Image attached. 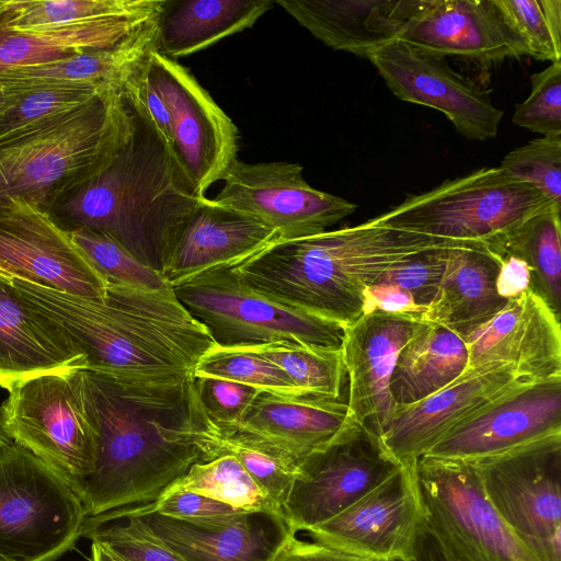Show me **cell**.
I'll return each mask as SVG.
<instances>
[{"instance_id":"6da1fadb","label":"cell","mask_w":561,"mask_h":561,"mask_svg":"<svg viewBox=\"0 0 561 561\" xmlns=\"http://www.w3.org/2000/svg\"><path fill=\"white\" fill-rule=\"evenodd\" d=\"M19 295L83 352L87 369L144 387H176L194 379L215 345L207 329L167 284L156 290L107 284L94 299L11 279Z\"/></svg>"},{"instance_id":"7a4b0ae2","label":"cell","mask_w":561,"mask_h":561,"mask_svg":"<svg viewBox=\"0 0 561 561\" xmlns=\"http://www.w3.org/2000/svg\"><path fill=\"white\" fill-rule=\"evenodd\" d=\"M85 375L99 423L94 470L77 491L87 517L149 504L207 461L191 435L194 379L157 388Z\"/></svg>"},{"instance_id":"3957f363","label":"cell","mask_w":561,"mask_h":561,"mask_svg":"<svg viewBox=\"0 0 561 561\" xmlns=\"http://www.w3.org/2000/svg\"><path fill=\"white\" fill-rule=\"evenodd\" d=\"M128 103L131 124L123 145L96 175L48 213L69 224V230L87 228L112 237L162 275L181 231L206 196L196 192L153 126Z\"/></svg>"},{"instance_id":"277c9868","label":"cell","mask_w":561,"mask_h":561,"mask_svg":"<svg viewBox=\"0 0 561 561\" xmlns=\"http://www.w3.org/2000/svg\"><path fill=\"white\" fill-rule=\"evenodd\" d=\"M484 245L417 234L374 219L337 230L276 239L230 264L254 290L344 327L363 313L364 291L392 264L435 250Z\"/></svg>"},{"instance_id":"5b68a950","label":"cell","mask_w":561,"mask_h":561,"mask_svg":"<svg viewBox=\"0 0 561 561\" xmlns=\"http://www.w3.org/2000/svg\"><path fill=\"white\" fill-rule=\"evenodd\" d=\"M131 110L106 88L0 141V205L21 198L49 211L96 175L125 141Z\"/></svg>"},{"instance_id":"8992f818","label":"cell","mask_w":561,"mask_h":561,"mask_svg":"<svg viewBox=\"0 0 561 561\" xmlns=\"http://www.w3.org/2000/svg\"><path fill=\"white\" fill-rule=\"evenodd\" d=\"M1 405L11 439L54 469L77 493L93 472L99 423L85 368L13 382Z\"/></svg>"},{"instance_id":"52a82bcc","label":"cell","mask_w":561,"mask_h":561,"mask_svg":"<svg viewBox=\"0 0 561 561\" xmlns=\"http://www.w3.org/2000/svg\"><path fill=\"white\" fill-rule=\"evenodd\" d=\"M551 207L558 206L534 186L493 167L407 195L373 219L398 230L486 247Z\"/></svg>"},{"instance_id":"ba28073f","label":"cell","mask_w":561,"mask_h":561,"mask_svg":"<svg viewBox=\"0 0 561 561\" xmlns=\"http://www.w3.org/2000/svg\"><path fill=\"white\" fill-rule=\"evenodd\" d=\"M172 287L217 345L294 343L342 350L344 325L254 290L230 264L208 268Z\"/></svg>"},{"instance_id":"9c48e42d","label":"cell","mask_w":561,"mask_h":561,"mask_svg":"<svg viewBox=\"0 0 561 561\" xmlns=\"http://www.w3.org/2000/svg\"><path fill=\"white\" fill-rule=\"evenodd\" d=\"M87 513L70 484L13 443L0 449V556L54 561L82 535Z\"/></svg>"},{"instance_id":"30bf717a","label":"cell","mask_w":561,"mask_h":561,"mask_svg":"<svg viewBox=\"0 0 561 561\" xmlns=\"http://www.w3.org/2000/svg\"><path fill=\"white\" fill-rule=\"evenodd\" d=\"M413 470L424 523L456 561H539L493 507L470 461L425 455Z\"/></svg>"},{"instance_id":"8fae6325","label":"cell","mask_w":561,"mask_h":561,"mask_svg":"<svg viewBox=\"0 0 561 561\" xmlns=\"http://www.w3.org/2000/svg\"><path fill=\"white\" fill-rule=\"evenodd\" d=\"M467 461L527 549L539 561H561V434Z\"/></svg>"},{"instance_id":"7c38bea8","label":"cell","mask_w":561,"mask_h":561,"mask_svg":"<svg viewBox=\"0 0 561 561\" xmlns=\"http://www.w3.org/2000/svg\"><path fill=\"white\" fill-rule=\"evenodd\" d=\"M401 466L379 436L354 419L329 445L300 461L284 506L286 524L299 534L329 520Z\"/></svg>"},{"instance_id":"4fadbf2b","label":"cell","mask_w":561,"mask_h":561,"mask_svg":"<svg viewBox=\"0 0 561 561\" xmlns=\"http://www.w3.org/2000/svg\"><path fill=\"white\" fill-rule=\"evenodd\" d=\"M217 204L245 213L274 229L278 239L318 234L353 214L357 206L313 188L299 163H247L234 159L224 173Z\"/></svg>"},{"instance_id":"5bb4252c","label":"cell","mask_w":561,"mask_h":561,"mask_svg":"<svg viewBox=\"0 0 561 561\" xmlns=\"http://www.w3.org/2000/svg\"><path fill=\"white\" fill-rule=\"evenodd\" d=\"M146 73L168 107L172 151L196 192L205 196L237 159L238 128L190 69L176 60L156 49Z\"/></svg>"},{"instance_id":"9a60e30c","label":"cell","mask_w":561,"mask_h":561,"mask_svg":"<svg viewBox=\"0 0 561 561\" xmlns=\"http://www.w3.org/2000/svg\"><path fill=\"white\" fill-rule=\"evenodd\" d=\"M396 37L438 57L483 68L528 56L494 0H398Z\"/></svg>"},{"instance_id":"2e32d148","label":"cell","mask_w":561,"mask_h":561,"mask_svg":"<svg viewBox=\"0 0 561 561\" xmlns=\"http://www.w3.org/2000/svg\"><path fill=\"white\" fill-rule=\"evenodd\" d=\"M399 100L439 111L461 136L477 141L493 139L503 111L491 91L454 70L446 58L422 53L398 38L366 57Z\"/></svg>"},{"instance_id":"e0dca14e","label":"cell","mask_w":561,"mask_h":561,"mask_svg":"<svg viewBox=\"0 0 561 561\" xmlns=\"http://www.w3.org/2000/svg\"><path fill=\"white\" fill-rule=\"evenodd\" d=\"M0 268L68 294L104 299L107 280L45 209L21 198L0 205Z\"/></svg>"},{"instance_id":"ac0fdd59","label":"cell","mask_w":561,"mask_h":561,"mask_svg":"<svg viewBox=\"0 0 561 561\" xmlns=\"http://www.w3.org/2000/svg\"><path fill=\"white\" fill-rule=\"evenodd\" d=\"M423 523L412 465L401 466L347 508L302 534L355 556L405 561Z\"/></svg>"},{"instance_id":"d6986e66","label":"cell","mask_w":561,"mask_h":561,"mask_svg":"<svg viewBox=\"0 0 561 561\" xmlns=\"http://www.w3.org/2000/svg\"><path fill=\"white\" fill-rule=\"evenodd\" d=\"M561 434V378L524 381L449 431L426 455L476 460Z\"/></svg>"},{"instance_id":"ffe728a7","label":"cell","mask_w":561,"mask_h":561,"mask_svg":"<svg viewBox=\"0 0 561 561\" xmlns=\"http://www.w3.org/2000/svg\"><path fill=\"white\" fill-rule=\"evenodd\" d=\"M462 339L466 370L503 364L533 381L561 378L560 317L533 288Z\"/></svg>"},{"instance_id":"44dd1931","label":"cell","mask_w":561,"mask_h":561,"mask_svg":"<svg viewBox=\"0 0 561 561\" xmlns=\"http://www.w3.org/2000/svg\"><path fill=\"white\" fill-rule=\"evenodd\" d=\"M528 380L503 364L466 370L435 393L409 405H397L380 442L399 463L412 466L456 425Z\"/></svg>"},{"instance_id":"7402d4cb","label":"cell","mask_w":561,"mask_h":561,"mask_svg":"<svg viewBox=\"0 0 561 561\" xmlns=\"http://www.w3.org/2000/svg\"><path fill=\"white\" fill-rule=\"evenodd\" d=\"M421 320L381 311L363 313L345 327L342 354L348 378L347 405L352 416L380 436L396 403L390 379L399 353Z\"/></svg>"},{"instance_id":"603a6c76","label":"cell","mask_w":561,"mask_h":561,"mask_svg":"<svg viewBox=\"0 0 561 561\" xmlns=\"http://www.w3.org/2000/svg\"><path fill=\"white\" fill-rule=\"evenodd\" d=\"M110 513L131 517L184 561H274L293 533L284 518L259 512H240L210 523L126 508Z\"/></svg>"},{"instance_id":"cb8c5ba5","label":"cell","mask_w":561,"mask_h":561,"mask_svg":"<svg viewBox=\"0 0 561 561\" xmlns=\"http://www.w3.org/2000/svg\"><path fill=\"white\" fill-rule=\"evenodd\" d=\"M276 239L277 232L256 218L205 197L181 231L162 276L174 286L208 268L238 263Z\"/></svg>"},{"instance_id":"d4e9b609","label":"cell","mask_w":561,"mask_h":561,"mask_svg":"<svg viewBox=\"0 0 561 561\" xmlns=\"http://www.w3.org/2000/svg\"><path fill=\"white\" fill-rule=\"evenodd\" d=\"M0 275V387L54 370L85 368L83 352Z\"/></svg>"},{"instance_id":"484cf974","label":"cell","mask_w":561,"mask_h":561,"mask_svg":"<svg viewBox=\"0 0 561 561\" xmlns=\"http://www.w3.org/2000/svg\"><path fill=\"white\" fill-rule=\"evenodd\" d=\"M353 420L341 398L259 391L232 424L301 461L329 445Z\"/></svg>"},{"instance_id":"4316f807","label":"cell","mask_w":561,"mask_h":561,"mask_svg":"<svg viewBox=\"0 0 561 561\" xmlns=\"http://www.w3.org/2000/svg\"><path fill=\"white\" fill-rule=\"evenodd\" d=\"M159 16L114 47L1 71L0 89L22 94L53 85L89 82L124 92L157 49Z\"/></svg>"},{"instance_id":"83f0119b","label":"cell","mask_w":561,"mask_h":561,"mask_svg":"<svg viewBox=\"0 0 561 561\" xmlns=\"http://www.w3.org/2000/svg\"><path fill=\"white\" fill-rule=\"evenodd\" d=\"M497 273L499 262L485 245L450 249L438 290L420 319L465 337L507 302L497 294Z\"/></svg>"},{"instance_id":"f1b7e54d","label":"cell","mask_w":561,"mask_h":561,"mask_svg":"<svg viewBox=\"0 0 561 561\" xmlns=\"http://www.w3.org/2000/svg\"><path fill=\"white\" fill-rule=\"evenodd\" d=\"M312 36L366 58L396 37L398 0H276Z\"/></svg>"},{"instance_id":"f546056e","label":"cell","mask_w":561,"mask_h":561,"mask_svg":"<svg viewBox=\"0 0 561 561\" xmlns=\"http://www.w3.org/2000/svg\"><path fill=\"white\" fill-rule=\"evenodd\" d=\"M191 420L192 438L206 460L224 455L234 457L261 491L284 512L299 460L232 423L213 419L201 405L194 385Z\"/></svg>"},{"instance_id":"4dcf8cb0","label":"cell","mask_w":561,"mask_h":561,"mask_svg":"<svg viewBox=\"0 0 561 561\" xmlns=\"http://www.w3.org/2000/svg\"><path fill=\"white\" fill-rule=\"evenodd\" d=\"M274 4L272 0H165L157 50L173 60L193 55L252 27Z\"/></svg>"},{"instance_id":"1f68e13d","label":"cell","mask_w":561,"mask_h":561,"mask_svg":"<svg viewBox=\"0 0 561 561\" xmlns=\"http://www.w3.org/2000/svg\"><path fill=\"white\" fill-rule=\"evenodd\" d=\"M161 12L101 18L39 32H18L0 23V72L69 58L87 50L114 47Z\"/></svg>"},{"instance_id":"d6a6232c","label":"cell","mask_w":561,"mask_h":561,"mask_svg":"<svg viewBox=\"0 0 561 561\" xmlns=\"http://www.w3.org/2000/svg\"><path fill=\"white\" fill-rule=\"evenodd\" d=\"M463 339L436 323L420 321L398 355L390 379L396 405L415 403L456 380L467 368Z\"/></svg>"},{"instance_id":"836d02e7","label":"cell","mask_w":561,"mask_h":561,"mask_svg":"<svg viewBox=\"0 0 561 561\" xmlns=\"http://www.w3.org/2000/svg\"><path fill=\"white\" fill-rule=\"evenodd\" d=\"M561 208L538 213L486 245L493 253L520 257L533 273L535 289L557 316L561 311Z\"/></svg>"},{"instance_id":"e575fe53","label":"cell","mask_w":561,"mask_h":561,"mask_svg":"<svg viewBox=\"0 0 561 561\" xmlns=\"http://www.w3.org/2000/svg\"><path fill=\"white\" fill-rule=\"evenodd\" d=\"M165 0H10L0 23L18 32H39L88 20L160 13Z\"/></svg>"},{"instance_id":"d590c367","label":"cell","mask_w":561,"mask_h":561,"mask_svg":"<svg viewBox=\"0 0 561 561\" xmlns=\"http://www.w3.org/2000/svg\"><path fill=\"white\" fill-rule=\"evenodd\" d=\"M173 491L195 492L245 512L266 513L285 519L283 510L261 491L230 455L193 465L161 494Z\"/></svg>"},{"instance_id":"8d00e7d4","label":"cell","mask_w":561,"mask_h":561,"mask_svg":"<svg viewBox=\"0 0 561 561\" xmlns=\"http://www.w3.org/2000/svg\"><path fill=\"white\" fill-rule=\"evenodd\" d=\"M251 347L278 366L302 394L341 398L346 375L342 350L294 343H271Z\"/></svg>"},{"instance_id":"74e56055","label":"cell","mask_w":561,"mask_h":561,"mask_svg":"<svg viewBox=\"0 0 561 561\" xmlns=\"http://www.w3.org/2000/svg\"><path fill=\"white\" fill-rule=\"evenodd\" d=\"M226 379L259 391L302 394L289 377L251 346L226 347L215 344L198 360L194 378Z\"/></svg>"},{"instance_id":"f35d334b","label":"cell","mask_w":561,"mask_h":561,"mask_svg":"<svg viewBox=\"0 0 561 561\" xmlns=\"http://www.w3.org/2000/svg\"><path fill=\"white\" fill-rule=\"evenodd\" d=\"M529 57L561 61V0H494Z\"/></svg>"},{"instance_id":"ab89813d","label":"cell","mask_w":561,"mask_h":561,"mask_svg":"<svg viewBox=\"0 0 561 561\" xmlns=\"http://www.w3.org/2000/svg\"><path fill=\"white\" fill-rule=\"evenodd\" d=\"M106 89L94 83H69L19 94L0 111V141L49 116L73 108Z\"/></svg>"},{"instance_id":"60d3db41","label":"cell","mask_w":561,"mask_h":561,"mask_svg":"<svg viewBox=\"0 0 561 561\" xmlns=\"http://www.w3.org/2000/svg\"><path fill=\"white\" fill-rule=\"evenodd\" d=\"M72 239L107 283H119L144 289H160L163 276L147 267L112 237L87 228L69 230Z\"/></svg>"},{"instance_id":"b9f144b4","label":"cell","mask_w":561,"mask_h":561,"mask_svg":"<svg viewBox=\"0 0 561 561\" xmlns=\"http://www.w3.org/2000/svg\"><path fill=\"white\" fill-rule=\"evenodd\" d=\"M126 561H184L131 517L104 513L87 517L82 535Z\"/></svg>"},{"instance_id":"7bdbcfd3","label":"cell","mask_w":561,"mask_h":561,"mask_svg":"<svg viewBox=\"0 0 561 561\" xmlns=\"http://www.w3.org/2000/svg\"><path fill=\"white\" fill-rule=\"evenodd\" d=\"M499 167L561 207V136L533 139L510 151Z\"/></svg>"},{"instance_id":"ee69618b","label":"cell","mask_w":561,"mask_h":561,"mask_svg":"<svg viewBox=\"0 0 561 561\" xmlns=\"http://www.w3.org/2000/svg\"><path fill=\"white\" fill-rule=\"evenodd\" d=\"M529 96L516 105V126L547 136H561V61L530 76Z\"/></svg>"},{"instance_id":"f6af8a7d","label":"cell","mask_w":561,"mask_h":561,"mask_svg":"<svg viewBox=\"0 0 561 561\" xmlns=\"http://www.w3.org/2000/svg\"><path fill=\"white\" fill-rule=\"evenodd\" d=\"M449 250L435 249L411 255L392 264L375 283L391 284L404 289L425 310L438 290Z\"/></svg>"},{"instance_id":"bcb514c9","label":"cell","mask_w":561,"mask_h":561,"mask_svg":"<svg viewBox=\"0 0 561 561\" xmlns=\"http://www.w3.org/2000/svg\"><path fill=\"white\" fill-rule=\"evenodd\" d=\"M135 513L154 512L163 516L194 522L210 523L245 512L226 503L191 491H173L161 494L149 504L126 507Z\"/></svg>"},{"instance_id":"7dc6e473","label":"cell","mask_w":561,"mask_h":561,"mask_svg":"<svg viewBox=\"0 0 561 561\" xmlns=\"http://www.w3.org/2000/svg\"><path fill=\"white\" fill-rule=\"evenodd\" d=\"M203 409L216 421L236 423L259 390L226 379L197 377L193 381Z\"/></svg>"},{"instance_id":"c3c4849f","label":"cell","mask_w":561,"mask_h":561,"mask_svg":"<svg viewBox=\"0 0 561 561\" xmlns=\"http://www.w3.org/2000/svg\"><path fill=\"white\" fill-rule=\"evenodd\" d=\"M364 313L381 311L393 314H408L421 318L423 309L404 289L385 283H374L364 291ZM421 320V319H420Z\"/></svg>"},{"instance_id":"681fc988","label":"cell","mask_w":561,"mask_h":561,"mask_svg":"<svg viewBox=\"0 0 561 561\" xmlns=\"http://www.w3.org/2000/svg\"><path fill=\"white\" fill-rule=\"evenodd\" d=\"M274 561H385L347 553L290 533Z\"/></svg>"},{"instance_id":"f907efd6","label":"cell","mask_w":561,"mask_h":561,"mask_svg":"<svg viewBox=\"0 0 561 561\" xmlns=\"http://www.w3.org/2000/svg\"><path fill=\"white\" fill-rule=\"evenodd\" d=\"M491 253L499 262L496 290L503 299H514L533 288V273L524 260L512 254Z\"/></svg>"},{"instance_id":"816d5d0a","label":"cell","mask_w":561,"mask_h":561,"mask_svg":"<svg viewBox=\"0 0 561 561\" xmlns=\"http://www.w3.org/2000/svg\"><path fill=\"white\" fill-rule=\"evenodd\" d=\"M405 561H456L440 545L434 534L426 527L421 526L413 547Z\"/></svg>"},{"instance_id":"f5cc1de1","label":"cell","mask_w":561,"mask_h":561,"mask_svg":"<svg viewBox=\"0 0 561 561\" xmlns=\"http://www.w3.org/2000/svg\"><path fill=\"white\" fill-rule=\"evenodd\" d=\"M91 561H126L106 549L105 547L92 542L91 545Z\"/></svg>"},{"instance_id":"db71d44e","label":"cell","mask_w":561,"mask_h":561,"mask_svg":"<svg viewBox=\"0 0 561 561\" xmlns=\"http://www.w3.org/2000/svg\"><path fill=\"white\" fill-rule=\"evenodd\" d=\"M14 442L11 439L9 434L5 431L2 410L0 407V449L13 444Z\"/></svg>"},{"instance_id":"11a10c76","label":"cell","mask_w":561,"mask_h":561,"mask_svg":"<svg viewBox=\"0 0 561 561\" xmlns=\"http://www.w3.org/2000/svg\"><path fill=\"white\" fill-rule=\"evenodd\" d=\"M19 94L7 93L0 89V111L16 101Z\"/></svg>"},{"instance_id":"9f6ffc18","label":"cell","mask_w":561,"mask_h":561,"mask_svg":"<svg viewBox=\"0 0 561 561\" xmlns=\"http://www.w3.org/2000/svg\"><path fill=\"white\" fill-rule=\"evenodd\" d=\"M0 275L4 276V277H9V278H13L12 275H10L8 272H5L4 270L0 268Z\"/></svg>"},{"instance_id":"6f0895ef","label":"cell","mask_w":561,"mask_h":561,"mask_svg":"<svg viewBox=\"0 0 561 561\" xmlns=\"http://www.w3.org/2000/svg\"><path fill=\"white\" fill-rule=\"evenodd\" d=\"M0 561H8V560L0 556Z\"/></svg>"},{"instance_id":"680465c9","label":"cell","mask_w":561,"mask_h":561,"mask_svg":"<svg viewBox=\"0 0 561 561\" xmlns=\"http://www.w3.org/2000/svg\"><path fill=\"white\" fill-rule=\"evenodd\" d=\"M2 3H3V1H0V10H1V8H2Z\"/></svg>"}]
</instances>
